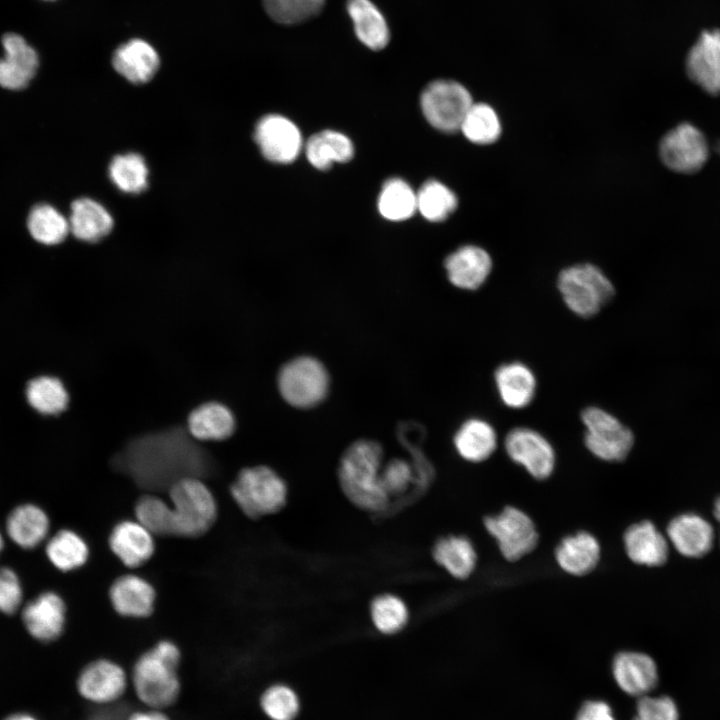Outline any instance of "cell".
<instances>
[{
    "mask_svg": "<svg viewBox=\"0 0 720 720\" xmlns=\"http://www.w3.org/2000/svg\"><path fill=\"white\" fill-rule=\"evenodd\" d=\"M383 449L373 440L352 443L341 457L338 478L341 489L352 504L370 513L389 510L382 486Z\"/></svg>",
    "mask_w": 720,
    "mask_h": 720,
    "instance_id": "cell-1",
    "label": "cell"
},
{
    "mask_svg": "<svg viewBox=\"0 0 720 720\" xmlns=\"http://www.w3.org/2000/svg\"><path fill=\"white\" fill-rule=\"evenodd\" d=\"M180 660L178 646L169 640L159 641L136 660L130 682L147 708L167 709L177 701L181 692Z\"/></svg>",
    "mask_w": 720,
    "mask_h": 720,
    "instance_id": "cell-2",
    "label": "cell"
},
{
    "mask_svg": "<svg viewBox=\"0 0 720 720\" xmlns=\"http://www.w3.org/2000/svg\"><path fill=\"white\" fill-rule=\"evenodd\" d=\"M557 288L567 308L582 318L598 314L615 295V287L603 271L590 263L561 270Z\"/></svg>",
    "mask_w": 720,
    "mask_h": 720,
    "instance_id": "cell-3",
    "label": "cell"
},
{
    "mask_svg": "<svg viewBox=\"0 0 720 720\" xmlns=\"http://www.w3.org/2000/svg\"><path fill=\"white\" fill-rule=\"evenodd\" d=\"M174 535L199 536L215 521L217 508L208 487L199 479L184 477L170 486Z\"/></svg>",
    "mask_w": 720,
    "mask_h": 720,
    "instance_id": "cell-4",
    "label": "cell"
},
{
    "mask_svg": "<svg viewBox=\"0 0 720 720\" xmlns=\"http://www.w3.org/2000/svg\"><path fill=\"white\" fill-rule=\"evenodd\" d=\"M231 493L246 515L258 518L278 512L285 505L287 485L271 468L255 466L239 473Z\"/></svg>",
    "mask_w": 720,
    "mask_h": 720,
    "instance_id": "cell-5",
    "label": "cell"
},
{
    "mask_svg": "<svg viewBox=\"0 0 720 720\" xmlns=\"http://www.w3.org/2000/svg\"><path fill=\"white\" fill-rule=\"evenodd\" d=\"M584 444L595 457L607 461L624 460L630 453L634 436L617 417L608 411L589 406L583 409Z\"/></svg>",
    "mask_w": 720,
    "mask_h": 720,
    "instance_id": "cell-6",
    "label": "cell"
},
{
    "mask_svg": "<svg viewBox=\"0 0 720 720\" xmlns=\"http://www.w3.org/2000/svg\"><path fill=\"white\" fill-rule=\"evenodd\" d=\"M279 391L286 402L297 408L320 403L329 387V376L315 358L302 356L286 363L278 376Z\"/></svg>",
    "mask_w": 720,
    "mask_h": 720,
    "instance_id": "cell-7",
    "label": "cell"
},
{
    "mask_svg": "<svg viewBox=\"0 0 720 720\" xmlns=\"http://www.w3.org/2000/svg\"><path fill=\"white\" fill-rule=\"evenodd\" d=\"M426 120L436 129L452 133L460 126L473 104L469 91L453 80L440 79L429 83L420 98Z\"/></svg>",
    "mask_w": 720,
    "mask_h": 720,
    "instance_id": "cell-8",
    "label": "cell"
},
{
    "mask_svg": "<svg viewBox=\"0 0 720 720\" xmlns=\"http://www.w3.org/2000/svg\"><path fill=\"white\" fill-rule=\"evenodd\" d=\"M486 531L495 539L502 556L511 562L531 553L538 544V532L528 514L507 506L498 514L484 519Z\"/></svg>",
    "mask_w": 720,
    "mask_h": 720,
    "instance_id": "cell-9",
    "label": "cell"
},
{
    "mask_svg": "<svg viewBox=\"0 0 720 720\" xmlns=\"http://www.w3.org/2000/svg\"><path fill=\"white\" fill-rule=\"evenodd\" d=\"M659 153L670 170L691 174L704 166L709 148L704 134L697 127L681 123L663 136Z\"/></svg>",
    "mask_w": 720,
    "mask_h": 720,
    "instance_id": "cell-10",
    "label": "cell"
},
{
    "mask_svg": "<svg viewBox=\"0 0 720 720\" xmlns=\"http://www.w3.org/2000/svg\"><path fill=\"white\" fill-rule=\"evenodd\" d=\"M504 446L508 457L533 478L544 480L553 473L555 450L540 432L529 427H515L507 433Z\"/></svg>",
    "mask_w": 720,
    "mask_h": 720,
    "instance_id": "cell-11",
    "label": "cell"
},
{
    "mask_svg": "<svg viewBox=\"0 0 720 720\" xmlns=\"http://www.w3.org/2000/svg\"><path fill=\"white\" fill-rule=\"evenodd\" d=\"M129 678L125 669L109 659L88 663L79 673L76 689L86 701L96 705H110L127 691Z\"/></svg>",
    "mask_w": 720,
    "mask_h": 720,
    "instance_id": "cell-12",
    "label": "cell"
},
{
    "mask_svg": "<svg viewBox=\"0 0 720 720\" xmlns=\"http://www.w3.org/2000/svg\"><path fill=\"white\" fill-rule=\"evenodd\" d=\"M255 140L263 156L269 161L287 164L294 161L302 148L297 126L289 119L270 114L257 123Z\"/></svg>",
    "mask_w": 720,
    "mask_h": 720,
    "instance_id": "cell-13",
    "label": "cell"
},
{
    "mask_svg": "<svg viewBox=\"0 0 720 720\" xmlns=\"http://www.w3.org/2000/svg\"><path fill=\"white\" fill-rule=\"evenodd\" d=\"M4 55L0 58V86L8 90L26 88L37 73L39 58L36 50L17 33L2 37Z\"/></svg>",
    "mask_w": 720,
    "mask_h": 720,
    "instance_id": "cell-14",
    "label": "cell"
},
{
    "mask_svg": "<svg viewBox=\"0 0 720 720\" xmlns=\"http://www.w3.org/2000/svg\"><path fill=\"white\" fill-rule=\"evenodd\" d=\"M689 78L711 95L720 94V30H705L688 52Z\"/></svg>",
    "mask_w": 720,
    "mask_h": 720,
    "instance_id": "cell-15",
    "label": "cell"
},
{
    "mask_svg": "<svg viewBox=\"0 0 720 720\" xmlns=\"http://www.w3.org/2000/svg\"><path fill=\"white\" fill-rule=\"evenodd\" d=\"M612 674L622 691L638 698L648 695L658 683L655 661L641 652L618 653L612 662Z\"/></svg>",
    "mask_w": 720,
    "mask_h": 720,
    "instance_id": "cell-16",
    "label": "cell"
},
{
    "mask_svg": "<svg viewBox=\"0 0 720 720\" xmlns=\"http://www.w3.org/2000/svg\"><path fill=\"white\" fill-rule=\"evenodd\" d=\"M66 607L54 592H44L30 601L22 611L28 633L43 642L56 640L63 632Z\"/></svg>",
    "mask_w": 720,
    "mask_h": 720,
    "instance_id": "cell-17",
    "label": "cell"
},
{
    "mask_svg": "<svg viewBox=\"0 0 720 720\" xmlns=\"http://www.w3.org/2000/svg\"><path fill=\"white\" fill-rule=\"evenodd\" d=\"M492 264L489 253L474 245L458 248L444 262L449 281L464 290L480 288L489 277Z\"/></svg>",
    "mask_w": 720,
    "mask_h": 720,
    "instance_id": "cell-18",
    "label": "cell"
},
{
    "mask_svg": "<svg viewBox=\"0 0 720 720\" xmlns=\"http://www.w3.org/2000/svg\"><path fill=\"white\" fill-rule=\"evenodd\" d=\"M494 381L500 400L509 408L523 409L535 398L536 376L523 362L512 361L498 366Z\"/></svg>",
    "mask_w": 720,
    "mask_h": 720,
    "instance_id": "cell-19",
    "label": "cell"
},
{
    "mask_svg": "<svg viewBox=\"0 0 720 720\" xmlns=\"http://www.w3.org/2000/svg\"><path fill=\"white\" fill-rule=\"evenodd\" d=\"M112 64L126 80L134 84H143L154 77L160 59L150 43L142 39H131L114 51Z\"/></svg>",
    "mask_w": 720,
    "mask_h": 720,
    "instance_id": "cell-20",
    "label": "cell"
},
{
    "mask_svg": "<svg viewBox=\"0 0 720 720\" xmlns=\"http://www.w3.org/2000/svg\"><path fill=\"white\" fill-rule=\"evenodd\" d=\"M667 536L680 554L691 558L708 553L714 542V531L710 523L692 513L673 518L667 526Z\"/></svg>",
    "mask_w": 720,
    "mask_h": 720,
    "instance_id": "cell-21",
    "label": "cell"
},
{
    "mask_svg": "<svg viewBox=\"0 0 720 720\" xmlns=\"http://www.w3.org/2000/svg\"><path fill=\"white\" fill-rule=\"evenodd\" d=\"M623 541L627 556L636 564L655 567L664 564L668 558V542L650 521L628 527Z\"/></svg>",
    "mask_w": 720,
    "mask_h": 720,
    "instance_id": "cell-22",
    "label": "cell"
},
{
    "mask_svg": "<svg viewBox=\"0 0 720 720\" xmlns=\"http://www.w3.org/2000/svg\"><path fill=\"white\" fill-rule=\"evenodd\" d=\"M601 557L597 538L586 531H579L563 538L555 549L558 566L573 576H584L592 572Z\"/></svg>",
    "mask_w": 720,
    "mask_h": 720,
    "instance_id": "cell-23",
    "label": "cell"
},
{
    "mask_svg": "<svg viewBox=\"0 0 720 720\" xmlns=\"http://www.w3.org/2000/svg\"><path fill=\"white\" fill-rule=\"evenodd\" d=\"M152 535L138 521H123L114 527L109 544L126 566L137 567L147 561L154 552Z\"/></svg>",
    "mask_w": 720,
    "mask_h": 720,
    "instance_id": "cell-24",
    "label": "cell"
},
{
    "mask_svg": "<svg viewBox=\"0 0 720 720\" xmlns=\"http://www.w3.org/2000/svg\"><path fill=\"white\" fill-rule=\"evenodd\" d=\"M497 433L488 421L470 418L457 429L453 443L460 457L479 463L492 456L497 448Z\"/></svg>",
    "mask_w": 720,
    "mask_h": 720,
    "instance_id": "cell-25",
    "label": "cell"
},
{
    "mask_svg": "<svg viewBox=\"0 0 720 720\" xmlns=\"http://www.w3.org/2000/svg\"><path fill=\"white\" fill-rule=\"evenodd\" d=\"M110 599L119 614L145 617L153 610L155 591L143 578L136 575H124L112 584Z\"/></svg>",
    "mask_w": 720,
    "mask_h": 720,
    "instance_id": "cell-26",
    "label": "cell"
},
{
    "mask_svg": "<svg viewBox=\"0 0 720 720\" xmlns=\"http://www.w3.org/2000/svg\"><path fill=\"white\" fill-rule=\"evenodd\" d=\"M49 526V518L45 511L34 504L17 506L6 520L8 536L23 549L38 546L46 538Z\"/></svg>",
    "mask_w": 720,
    "mask_h": 720,
    "instance_id": "cell-27",
    "label": "cell"
},
{
    "mask_svg": "<svg viewBox=\"0 0 720 720\" xmlns=\"http://www.w3.org/2000/svg\"><path fill=\"white\" fill-rule=\"evenodd\" d=\"M68 221L70 232L86 242L99 241L113 227L110 213L100 203L89 198H80L71 204Z\"/></svg>",
    "mask_w": 720,
    "mask_h": 720,
    "instance_id": "cell-28",
    "label": "cell"
},
{
    "mask_svg": "<svg viewBox=\"0 0 720 720\" xmlns=\"http://www.w3.org/2000/svg\"><path fill=\"white\" fill-rule=\"evenodd\" d=\"M347 11L358 39L372 50H381L389 42L386 20L370 0H348Z\"/></svg>",
    "mask_w": 720,
    "mask_h": 720,
    "instance_id": "cell-29",
    "label": "cell"
},
{
    "mask_svg": "<svg viewBox=\"0 0 720 720\" xmlns=\"http://www.w3.org/2000/svg\"><path fill=\"white\" fill-rule=\"evenodd\" d=\"M432 555L439 566L457 579L468 578L477 564L474 545L465 536L450 535L438 539Z\"/></svg>",
    "mask_w": 720,
    "mask_h": 720,
    "instance_id": "cell-30",
    "label": "cell"
},
{
    "mask_svg": "<svg viewBox=\"0 0 720 720\" xmlns=\"http://www.w3.org/2000/svg\"><path fill=\"white\" fill-rule=\"evenodd\" d=\"M234 426L231 411L216 402L199 406L188 417L189 432L199 440H223L232 434Z\"/></svg>",
    "mask_w": 720,
    "mask_h": 720,
    "instance_id": "cell-31",
    "label": "cell"
},
{
    "mask_svg": "<svg viewBox=\"0 0 720 720\" xmlns=\"http://www.w3.org/2000/svg\"><path fill=\"white\" fill-rule=\"evenodd\" d=\"M305 152L308 161L317 169L330 168L333 162L344 163L352 159L354 147L344 134L324 130L312 135L306 142Z\"/></svg>",
    "mask_w": 720,
    "mask_h": 720,
    "instance_id": "cell-32",
    "label": "cell"
},
{
    "mask_svg": "<svg viewBox=\"0 0 720 720\" xmlns=\"http://www.w3.org/2000/svg\"><path fill=\"white\" fill-rule=\"evenodd\" d=\"M25 395L29 405L43 415H57L66 409L69 402L62 381L47 375L31 379L27 383Z\"/></svg>",
    "mask_w": 720,
    "mask_h": 720,
    "instance_id": "cell-33",
    "label": "cell"
},
{
    "mask_svg": "<svg viewBox=\"0 0 720 720\" xmlns=\"http://www.w3.org/2000/svg\"><path fill=\"white\" fill-rule=\"evenodd\" d=\"M27 228L34 240L53 246L63 242L70 232L69 221L49 204H37L27 217Z\"/></svg>",
    "mask_w": 720,
    "mask_h": 720,
    "instance_id": "cell-34",
    "label": "cell"
},
{
    "mask_svg": "<svg viewBox=\"0 0 720 720\" xmlns=\"http://www.w3.org/2000/svg\"><path fill=\"white\" fill-rule=\"evenodd\" d=\"M88 546L81 536L71 530L56 533L46 545L49 561L61 571L82 566L88 558Z\"/></svg>",
    "mask_w": 720,
    "mask_h": 720,
    "instance_id": "cell-35",
    "label": "cell"
},
{
    "mask_svg": "<svg viewBox=\"0 0 720 720\" xmlns=\"http://www.w3.org/2000/svg\"><path fill=\"white\" fill-rule=\"evenodd\" d=\"M378 209L388 220H406L417 210L416 193L402 179H390L385 182L380 192Z\"/></svg>",
    "mask_w": 720,
    "mask_h": 720,
    "instance_id": "cell-36",
    "label": "cell"
},
{
    "mask_svg": "<svg viewBox=\"0 0 720 720\" xmlns=\"http://www.w3.org/2000/svg\"><path fill=\"white\" fill-rule=\"evenodd\" d=\"M417 210L431 222L447 219L457 208V197L443 183L430 180L425 182L416 193Z\"/></svg>",
    "mask_w": 720,
    "mask_h": 720,
    "instance_id": "cell-37",
    "label": "cell"
},
{
    "mask_svg": "<svg viewBox=\"0 0 720 720\" xmlns=\"http://www.w3.org/2000/svg\"><path fill=\"white\" fill-rule=\"evenodd\" d=\"M471 142L480 145L495 142L501 134V123L495 110L485 103H473L460 126Z\"/></svg>",
    "mask_w": 720,
    "mask_h": 720,
    "instance_id": "cell-38",
    "label": "cell"
},
{
    "mask_svg": "<svg viewBox=\"0 0 720 720\" xmlns=\"http://www.w3.org/2000/svg\"><path fill=\"white\" fill-rule=\"evenodd\" d=\"M112 182L123 192L140 193L148 185L145 160L136 153L117 155L109 166Z\"/></svg>",
    "mask_w": 720,
    "mask_h": 720,
    "instance_id": "cell-39",
    "label": "cell"
},
{
    "mask_svg": "<svg viewBox=\"0 0 720 720\" xmlns=\"http://www.w3.org/2000/svg\"><path fill=\"white\" fill-rule=\"evenodd\" d=\"M370 615L375 628L383 634L400 632L409 618L406 604L393 594H382L374 598L370 606Z\"/></svg>",
    "mask_w": 720,
    "mask_h": 720,
    "instance_id": "cell-40",
    "label": "cell"
},
{
    "mask_svg": "<svg viewBox=\"0 0 720 720\" xmlns=\"http://www.w3.org/2000/svg\"><path fill=\"white\" fill-rule=\"evenodd\" d=\"M259 704L270 720H295L300 712V699L296 691L282 683L267 687L260 696Z\"/></svg>",
    "mask_w": 720,
    "mask_h": 720,
    "instance_id": "cell-41",
    "label": "cell"
},
{
    "mask_svg": "<svg viewBox=\"0 0 720 720\" xmlns=\"http://www.w3.org/2000/svg\"><path fill=\"white\" fill-rule=\"evenodd\" d=\"M136 517L152 534L174 535L171 505L156 496H144L138 501Z\"/></svg>",
    "mask_w": 720,
    "mask_h": 720,
    "instance_id": "cell-42",
    "label": "cell"
},
{
    "mask_svg": "<svg viewBox=\"0 0 720 720\" xmlns=\"http://www.w3.org/2000/svg\"><path fill=\"white\" fill-rule=\"evenodd\" d=\"M266 13L275 22L297 24L317 15L326 0H262Z\"/></svg>",
    "mask_w": 720,
    "mask_h": 720,
    "instance_id": "cell-43",
    "label": "cell"
},
{
    "mask_svg": "<svg viewBox=\"0 0 720 720\" xmlns=\"http://www.w3.org/2000/svg\"><path fill=\"white\" fill-rule=\"evenodd\" d=\"M633 720H679L676 703L668 696L639 697Z\"/></svg>",
    "mask_w": 720,
    "mask_h": 720,
    "instance_id": "cell-44",
    "label": "cell"
},
{
    "mask_svg": "<svg viewBox=\"0 0 720 720\" xmlns=\"http://www.w3.org/2000/svg\"><path fill=\"white\" fill-rule=\"evenodd\" d=\"M23 590L18 575L8 567L0 568V611L14 613L22 602Z\"/></svg>",
    "mask_w": 720,
    "mask_h": 720,
    "instance_id": "cell-45",
    "label": "cell"
},
{
    "mask_svg": "<svg viewBox=\"0 0 720 720\" xmlns=\"http://www.w3.org/2000/svg\"><path fill=\"white\" fill-rule=\"evenodd\" d=\"M575 720H616L610 705L602 700H588L579 708Z\"/></svg>",
    "mask_w": 720,
    "mask_h": 720,
    "instance_id": "cell-46",
    "label": "cell"
},
{
    "mask_svg": "<svg viewBox=\"0 0 720 720\" xmlns=\"http://www.w3.org/2000/svg\"><path fill=\"white\" fill-rule=\"evenodd\" d=\"M125 720H171L165 709L147 708L130 713Z\"/></svg>",
    "mask_w": 720,
    "mask_h": 720,
    "instance_id": "cell-47",
    "label": "cell"
},
{
    "mask_svg": "<svg viewBox=\"0 0 720 720\" xmlns=\"http://www.w3.org/2000/svg\"><path fill=\"white\" fill-rule=\"evenodd\" d=\"M4 720H38L28 713H14L7 716Z\"/></svg>",
    "mask_w": 720,
    "mask_h": 720,
    "instance_id": "cell-48",
    "label": "cell"
},
{
    "mask_svg": "<svg viewBox=\"0 0 720 720\" xmlns=\"http://www.w3.org/2000/svg\"><path fill=\"white\" fill-rule=\"evenodd\" d=\"M713 513L717 521L720 522V498H718L714 503Z\"/></svg>",
    "mask_w": 720,
    "mask_h": 720,
    "instance_id": "cell-49",
    "label": "cell"
},
{
    "mask_svg": "<svg viewBox=\"0 0 720 720\" xmlns=\"http://www.w3.org/2000/svg\"><path fill=\"white\" fill-rule=\"evenodd\" d=\"M3 546H4V540H3V537H2V535H1V533H0V553H1L2 549H3Z\"/></svg>",
    "mask_w": 720,
    "mask_h": 720,
    "instance_id": "cell-50",
    "label": "cell"
},
{
    "mask_svg": "<svg viewBox=\"0 0 720 720\" xmlns=\"http://www.w3.org/2000/svg\"><path fill=\"white\" fill-rule=\"evenodd\" d=\"M717 151H718V153L720 154V142H719L718 145H717Z\"/></svg>",
    "mask_w": 720,
    "mask_h": 720,
    "instance_id": "cell-51",
    "label": "cell"
},
{
    "mask_svg": "<svg viewBox=\"0 0 720 720\" xmlns=\"http://www.w3.org/2000/svg\"><path fill=\"white\" fill-rule=\"evenodd\" d=\"M46 1H53V0H46Z\"/></svg>",
    "mask_w": 720,
    "mask_h": 720,
    "instance_id": "cell-52",
    "label": "cell"
}]
</instances>
